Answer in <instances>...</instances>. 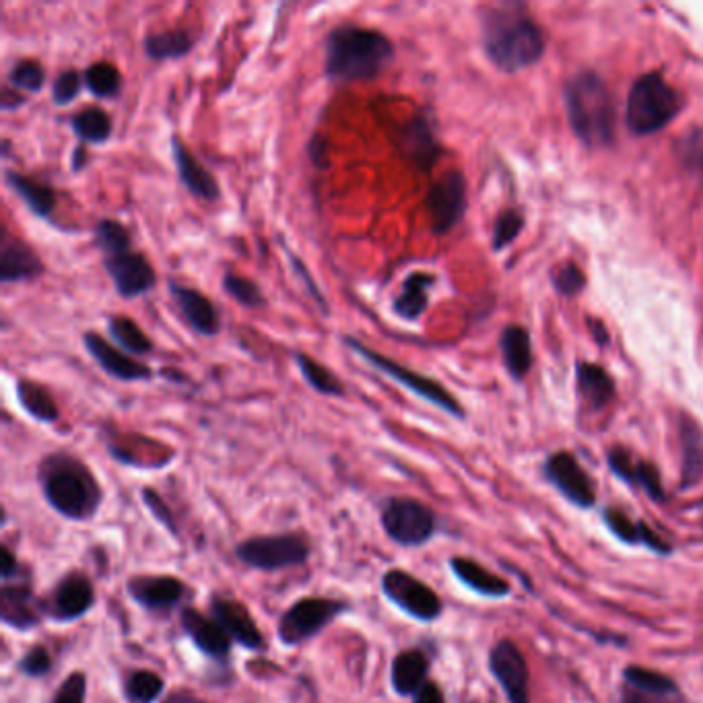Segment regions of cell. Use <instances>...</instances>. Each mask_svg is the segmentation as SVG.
<instances>
[{"label": "cell", "instance_id": "cell-1", "mask_svg": "<svg viewBox=\"0 0 703 703\" xmlns=\"http://www.w3.org/2000/svg\"><path fill=\"white\" fill-rule=\"evenodd\" d=\"M396 48L384 31L343 23L324 40V75L332 83L378 79L392 64Z\"/></svg>", "mask_w": 703, "mask_h": 703}, {"label": "cell", "instance_id": "cell-2", "mask_svg": "<svg viewBox=\"0 0 703 703\" xmlns=\"http://www.w3.org/2000/svg\"><path fill=\"white\" fill-rule=\"evenodd\" d=\"M38 479L50 508L64 518L87 522L102 506V485L91 468L73 454L54 452L44 456L38 466Z\"/></svg>", "mask_w": 703, "mask_h": 703}, {"label": "cell", "instance_id": "cell-3", "mask_svg": "<svg viewBox=\"0 0 703 703\" xmlns=\"http://www.w3.org/2000/svg\"><path fill=\"white\" fill-rule=\"evenodd\" d=\"M481 25L485 52L499 71H522L543 56V33L518 5L489 9L481 17Z\"/></svg>", "mask_w": 703, "mask_h": 703}, {"label": "cell", "instance_id": "cell-4", "mask_svg": "<svg viewBox=\"0 0 703 703\" xmlns=\"http://www.w3.org/2000/svg\"><path fill=\"white\" fill-rule=\"evenodd\" d=\"M565 106L576 137L590 149L613 143L615 108L602 79L584 71L565 85Z\"/></svg>", "mask_w": 703, "mask_h": 703}, {"label": "cell", "instance_id": "cell-5", "mask_svg": "<svg viewBox=\"0 0 703 703\" xmlns=\"http://www.w3.org/2000/svg\"><path fill=\"white\" fill-rule=\"evenodd\" d=\"M683 102L679 93L658 73L642 75L627 97V126L633 135H654L671 122Z\"/></svg>", "mask_w": 703, "mask_h": 703}, {"label": "cell", "instance_id": "cell-6", "mask_svg": "<svg viewBox=\"0 0 703 703\" xmlns=\"http://www.w3.org/2000/svg\"><path fill=\"white\" fill-rule=\"evenodd\" d=\"M343 345L353 351L355 355H359L367 365H372L374 370H378L380 374H384L386 378H390L392 382H396L398 386H403L407 388L409 392H413L415 396L427 400L429 405L433 407H438L440 411L456 417V419H464V409L462 405L456 400V396L446 388L442 386L440 382H435L433 378L429 376H423L415 370H411V367H405L403 363H398L394 361L392 357L372 349L370 345H365L361 343L359 339L355 337H343L341 339Z\"/></svg>", "mask_w": 703, "mask_h": 703}, {"label": "cell", "instance_id": "cell-7", "mask_svg": "<svg viewBox=\"0 0 703 703\" xmlns=\"http://www.w3.org/2000/svg\"><path fill=\"white\" fill-rule=\"evenodd\" d=\"M312 555V545L297 532L269 534V537H254L236 547V557L262 572H279V569L304 565Z\"/></svg>", "mask_w": 703, "mask_h": 703}, {"label": "cell", "instance_id": "cell-8", "mask_svg": "<svg viewBox=\"0 0 703 703\" xmlns=\"http://www.w3.org/2000/svg\"><path fill=\"white\" fill-rule=\"evenodd\" d=\"M349 611L345 600L330 598H301L279 619V642L285 646L304 644L326 629L334 619Z\"/></svg>", "mask_w": 703, "mask_h": 703}, {"label": "cell", "instance_id": "cell-9", "mask_svg": "<svg viewBox=\"0 0 703 703\" xmlns=\"http://www.w3.org/2000/svg\"><path fill=\"white\" fill-rule=\"evenodd\" d=\"M382 526L388 537L403 547H421L433 539L438 520L431 508L411 497L388 499L382 508Z\"/></svg>", "mask_w": 703, "mask_h": 703}, {"label": "cell", "instance_id": "cell-10", "mask_svg": "<svg viewBox=\"0 0 703 703\" xmlns=\"http://www.w3.org/2000/svg\"><path fill=\"white\" fill-rule=\"evenodd\" d=\"M382 592L394 607L421 623H431L444 613L442 598L435 590L403 569H388L382 576Z\"/></svg>", "mask_w": 703, "mask_h": 703}, {"label": "cell", "instance_id": "cell-11", "mask_svg": "<svg viewBox=\"0 0 703 703\" xmlns=\"http://www.w3.org/2000/svg\"><path fill=\"white\" fill-rule=\"evenodd\" d=\"M543 473L569 504L580 510L594 508L596 485L572 452L561 450L551 454L543 466Z\"/></svg>", "mask_w": 703, "mask_h": 703}, {"label": "cell", "instance_id": "cell-12", "mask_svg": "<svg viewBox=\"0 0 703 703\" xmlns=\"http://www.w3.org/2000/svg\"><path fill=\"white\" fill-rule=\"evenodd\" d=\"M425 205L431 231L438 233V236L450 233L466 211V180L462 172L450 170L438 182H433L427 192Z\"/></svg>", "mask_w": 703, "mask_h": 703}, {"label": "cell", "instance_id": "cell-13", "mask_svg": "<svg viewBox=\"0 0 703 703\" xmlns=\"http://www.w3.org/2000/svg\"><path fill=\"white\" fill-rule=\"evenodd\" d=\"M619 703H687V699L673 677L642 664H629L623 668Z\"/></svg>", "mask_w": 703, "mask_h": 703}, {"label": "cell", "instance_id": "cell-14", "mask_svg": "<svg viewBox=\"0 0 703 703\" xmlns=\"http://www.w3.org/2000/svg\"><path fill=\"white\" fill-rule=\"evenodd\" d=\"M104 269L124 299H137L157 285V271L151 260L137 250H122L102 258Z\"/></svg>", "mask_w": 703, "mask_h": 703}, {"label": "cell", "instance_id": "cell-15", "mask_svg": "<svg viewBox=\"0 0 703 703\" xmlns=\"http://www.w3.org/2000/svg\"><path fill=\"white\" fill-rule=\"evenodd\" d=\"M487 664L510 703H530V668L512 640H499L491 648Z\"/></svg>", "mask_w": 703, "mask_h": 703}, {"label": "cell", "instance_id": "cell-16", "mask_svg": "<svg viewBox=\"0 0 703 703\" xmlns=\"http://www.w3.org/2000/svg\"><path fill=\"white\" fill-rule=\"evenodd\" d=\"M81 341H83V347L89 353V357L97 363L99 370L108 374L110 378H114L118 382H128V384L153 380L155 374L147 363L130 357L120 347H114L99 332L87 330V332H83Z\"/></svg>", "mask_w": 703, "mask_h": 703}, {"label": "cell", "instance_id": "cell-17", "mask_svg": "<svg viewBox=\"0 0 703 703\" xmlns=\"http://www.w3.org/2000/svg\"><path fill=\"white\" fill-rule=\"evenodd\" d=\"M167 291L174 299V304L186 322V326L200 334V337H215L221 330V316L217 306L200 289L188 287L180 281H170L167 283Z\"/></svg>", "mask_w": 703, "mask_h": 703}, {"label": "cell", "instance_id": "cell-18", "mask_svg": "<svg viewBox=\"0 0 703 703\" xmlns=\"http://www.w3.org/2000/svg\"><path fill=\"white\" fill-rule=\"evenodd\" d=\"M170 147L180 184L194 198L205 200V203H217L221 198V186L217 178L207 170V165H203V161L188 149V145L178 135H172Z\"/></svg>", "mask_w": 703, "mask_h": 703}, {"label": "cell", "instance_id": "cell-19", "mask_svg": "<svg viewBox=\"0 0 703 703\" xmlns=\"http://www.w3.org/2000/svg\"><path fill=\"white\" fill-rule=\"evenodd\" d=\"M602 522L613 537L629 547H644L656 555H673V545L644 520H633L625 510L609 506L602 510Z\"/></svg>", "mask_w": 703, "mask_h": 703}, {"label": "cell", "instance_id": "cell-20", "mask_svg": "<svg viewBox=\"0 0 703 703\" xmlns=\"http://www.w3.org/2000/svg\"><path fill=\"white\" fill-rule=\"evenodd\" d=\"M44 273L46 264L36 248L3 233V242H0V283H31Z\"/></svg>", "mask_w": 703, "mask_h": 703}, {"label": "cell", "instance_id": "cell-21", "mask_svg": "<svg viewBox=\"0 0 703 703\" xmlns=\"http://www.w3.org/2000/svg\"><path fill=\"white\" fill-rule=\"evenodd\" d=\"M607 460L613 475L621 479L625 485H629L631 489L644 491L652 501H658V504H662L666 499L656 464L642 458H635L631 452H627L621 446L611 448Z\"/></svg>", "mask_w": 703, "mask_h": 703}, {"label": "cell", "instance_id": "cell-22", "mask_svg": "<svg viewBox=\"0 0 703 703\" xmlns=\"http://www.w3.org/2000/svg\"><path fill=\"white\" fill-rule=\"evenodd\" d=\"M95 605V590L87 576L71 574L52 592L46 613L56 621H77L87 615Z\"/></svg>", "mask_w": 703, "mask_h": 703}, {"label": "cell", "instance_id": "cell-23", "mask_svg": "<svg viewBox=\"0 0 703 703\" xmlns=\"http://www.w3.org/2000/svg\"><path fill=\"white\" fill-rule=\"evenodd\" d=\"M46 613V605L23 582H3L0 588V619L13 629L36 627Z\"/></svg>", "mask_w": 703, "mask_h": 703}, {"label": "cell", "instance_id": "cell-24", "mask_svg": "<svg viewBox=\"0 0 703 703\" xmlns=\"http://www.w3.org/2000/svg\"><path fill=\"white\" fill-rule=\"evenodd\" d=\"M211 615L221 625V629L229 635L231 642H236L248 650H262L264 638L252 619L250 611L240 605L238 600H229L215 596L211 600Z\"/></svg>", "mask_w": 703, "mask_h": 703}, {"label": "cell", "instance_id": "cell-25", "mask_svg": "<svg viewBox=\"0 0 703 703\" xmlns=\"http://www.w3.org/2000/svg\"><path fill=\"white\" fill-rule=\"evenodd\" d=\"M398 147L405 157L417 165L419 170H431V165L438 161L442 149L435 137L431 118L427 114H415L398 132Z\"/></svg>", "mask_w": 703, "mask_h": 703}, {"label": "cell", "instance_id": "cell-26", "mask_svg": "<svg viewBox=\"0 0 703 703\" xmlns=\"http://www.w3.org/2000/svg\"><path fill=\"white\" fill-rule=\"evenodd\" d=\"M128 594L149 611H165L184 598L186 584L174 576H139L128 582Z\"/></svg>", "mask_w": 703, "mask_h": 703}, {"label": "cell", "instance_id": "cell-27", "mask_svg": "<svg viewBox=\"0 0 703 703\" xmlns=\"http://www.w3.org/2000/svg\"><path fill=\"white\" fill-rule=\"evenodd\" d=\"M180 621H182L184 631L188 633V638L194 642V646L200 652L207 654L209 658H215V660L229 658L231 640L215 619H209L203 613H198L196 609L188 607L182 611Z\"/></svg>", "mask_w": 703, "mask_h": 703}, {"label": "cell", "instance_id": "cell-28", "mask_svg": "<svg viewBox=\"0 0 703 703\" xmlns=\"http://www.w3.org/2000/svg\"><path fill=\"white\" fill-rule=\"evenodd\" d=\"M450 569L460 584H464L468 590H473L483 598L499 600V598H508L512 594V586L506 578L497 576L495 572H491V569H487L485 565L473 559L452 557Z\"/></svg>", "mask_w": 703, "mask_h": 703}, {"label": "cell", "instance_id": "cell-29", "mask_svg": "<svg viewBox=\"0 0 703 703\" xmlns=\"http://www.w3.org/2000/svg\"><path fill=\"white\" fill-rule=\"evenodd\" d=\"M5 182L21 198V203L33 217L52 221L58 205V194L50 184L25 176L17 170H5Z\"/></svg>", "mask_w": 703, "mask_h": 703}, {"label": "cell", "instance_id": "cell-30", "mask_svg": "<svg viewBox=\"0 0 703 703\" xmlns=\"http://www.w3.org/2000/svg\"><path fill=\"white\" fill-rule=\"evenodd\" d=\"M681 438V489H695L703 481V429L689 415H681L679 421Z\"/></svg>", "mask_w": 703, "mask_h": 703}, {"label": "cell", "instance_id": "cell-31", "mask_svg": "<svg viewBox=\"0 0 703 703\" xmlns=\"http://www.w3.org/2000/svg\"><path fill=\"white\" fill-rule=\"evenodd\" d=\"M435 275L425 271L411 273L392 301V312L405 322H417L429 306V289L435 285Z\"/></svg>", "mask_w": 703, "mask_h": 703}, {"label": "cell", "instance_id": "cell-32", "mask_svg": "<svg viewBox=\"0 0 703 703\" xmlns=\"http://www.w3.org/2000/svg\"><path fill=\"white\" fill-rule=\"evenodd\" d=\"M427 675L429 658L421 650H405L392 660L390 681L398 695L413 697L427 683Z\"/></svg>", "mask_w": 703, "mask_h": 703}, {"label": "cell", "instance_id": "cell-33", "mask_svg": "<svg viewBox=\"0 0 703 703\" xmlns=\"http://www.w3.org/2000/svg\"><path fill=\"white\" fill-rule=\"evenodd\" d=\"M194 44L196 38L192 36V31L184 27L147 33L143 38V50L153 62L180 60L194 50Z\"/></svg>", "mask_w": 703, "mask_h": 703}, {"label": "cell", "instance_id": "cell-34", "mask_svg": "<svg viewBox=\"0 0 703 703\" xmlns=\"http://www.w3.org/2000/svg\"><path fill=\"white\" fill-rule=\"evenodd\" d=\"M15 394H17V403L19 407L31 417L36 419L38 423H56L60 419V409L56 405L54 396L50 394V390L46 386H42L36 380H27V378H19L15 382Z\"/></svg>", "mask_w": 703, "mask_h": 703}, {"label": "cell", "instance_id": "cell-35", "mask_svg": "<svg viewBox=\"0 0 703 703\" xmlns=\"http://www.w3.org/2000/svg\"><path fill=\"white\" fill-rule=\"evenodd\" d=\"M578 390L580 396L586 400V405L594 411L607 407L615 398V382L602 370L600 365L594 363H580L578 365Z\"/></svg>", "mask_w": 703, "mask_h": 703}, {"label": "cell", "instance_id": "cell-36", "mask_svg": "<svg viewBox=\"0 0 703 703\" xmlns=\"http://www.w3.org/2000/svg\"><path fill=\"white\" fill-rule=\"evenodd\" d=\"M293 359H295V365H297L299 374L304 376L306 384L312 390H316L318 394L332 396V398H343L347 394V388H345L343 380L337 374H334L332 370H328L324 363L314 359L312 355H308L304 351H297L293 355Z\"/></svg>", "mask_w": 703, "mask_h": 703}, {"label": "cell", "instance_id": "cell-37", "mask_svg": "<svg viewBox=\"0 0 703 703\" xmlns=\"http://www.w3.org/2000/svg\"><path fill=\"white\" fill-rule=\"evenodd\" d=\"M71 128L83 145H104L114 135V122L102 108H83L71 116Z\"/></svg>", "mask_w": 703, "mask_h": 703}, {"label": "cell", "instance_id": "cell-38", "mask_svg": "<svg viewBox=\"0 0 703 703\" xmlns=\"http://www.w3.org/2000/svg\"><path fill=\"white\" fill-rule=\"evenodd\" d=\"M501 355H504V363L508 367V372L522 380L532 367V349H530V337L522 326H508L501 334Z\"/></svg>", "mask_w": 703, "mask_h": 703}, {"label": "cell", "instance_id": "cell-39", "mask_svg": "<svg viewBox=\"0 0 703 703\" xmlns=\"http://www.w3.org/2000/svg\"><path fill=\"white\" fill-rule=\"evenodd\" d=\"M108 332H110L112 341L116 343V347H120L126 353L149 355L155 349L153 341L147 337L145 330L139 326V322H135L128 316H122V314L110 316L108 318Z\"/></svg>", "mask_w": 703, "mask_h": 703}, {"label": "cell", "instance_id": "cell-40", "mask_svg": "<svg viewBox=\"0 0 703 703\" xmlns=\"http://www.w3.org/2000/svg\"><path fill=\"white\" fill-rule=\"evenodd\" d=\"M85 89L97 99H114L122 93L124 79L118 66L108 60L91 62L83 71Z\"/></svg>", "mask_w": 703, "mask_h": 703}, {"label": "cell", "instance_id": "cell-41", "mask_svg": "<svg viewBox=\"0 0 703 703\" xmlns=\"http://www.w3.org/2000/svg\"><path fill=\"white\" fill-rule=\"evenodd\" d=\"M93 242L97 250L102 252V258L132 248V236L128 227L118 219H110V217H104L95 223Z\"/></svg>", "mask_w": 703, "mask_h": 703}, {"label": "cell", "instance_id": "cell-42", "mask_svg": "<svg viewBox=\"0 0 703 703\" xmlns=\"http://www.w3.org/2000/svg\"><path fill=\"white\" fill-rule=\"evenodd\" d=\"M223 291L236 301V304L248 308V310H260L266 306V297L260 289V285L248 277H242L233 271H227L223 275Z\"/></svg>", "mask_w": 703, "mask_h": 703}, {"label": "cell", "instance_id": "cell-43", "mask_svg": "<svg viewBox=\"0 0 703 703\" xmlns=\"http://www.w3.org/2000/svg\"><path fill=\"white\" fill-rule=\"evenodd\" d=\"M7 83L15 91L23 93H40L46 85V69L38 60H19L11 66L7 75Z\"/></svg>", "mask_w": 703, "mask_h": 703}, {"label": "cell", "instance_id": "cell-44", "mask_svg": "<svg viewBox=\"0 0 703 703\" xmlns=\"http://www.w3.org/2000/svg\"><path fill=\"white\" fill-rule=\"evenodd\" d=\"M163 689V679L151 671L132 673L124 685V693L130 703H153L163 695Z\"/></svg>", "mask_w": 703, "mask_h": 703}, {"label": "cell", "instance_id": "cell-45", "mask_svg": "<svg viewBox=\"0 0 703 703\" xmlns=\"http://www.w3.org/2000/svg\"><path fill=\"white\" fill-rule=\"evenodd\" d=\"M83 87H85L83 73H79L75 69H66V71L58 73V77L52 81V102L56 106L71 104L81 95Z\"/></svg>", "mask_w": 703, "mask_h": 703}, {"label": "cell", "instance_id": "cell-46", "mask_svg": "<svg viewBox=\"0 0 703 703\" xmlns=\"http://www.w3.org/2000/svg\"><path fill=\"white\" fill-rule=\"evenodd\" d=\"M522 225H524V219L518 211L501 213L495 221V227H493V248L501 250V248H506L508 244H512L520 233Z\"/></svg>", "mask_w": 703, "mask_h": 703}, {"label": "cell", "instance_id": "cell-47", "mask_svg": "<svg viewBox=\"0 0 703 703\" xmlns=\"http://www.w3.org/2000/svg\"><path fill=\"white\" fill-rule=\"evenodd\" d=\"M287 258H289V262H291V269L295 271L297 279L301 281V285H304V289L308 291V295L312 297L314 304L320 308L322 316H328V314H330V308H328V304H326L324 293H322V289L318 287V283L314 281V277H312L310 269L306 266V262L301 260L299 256H295L293 252H289V250H287Z\"/></svg>", "mask_w": 703, "mask_h": 703}, {"label": "cell", "instance_id": "cell-48", "mask_svg": "<svg viewBox=\"0 0 703 703\" xmlns=\"http://www.w3.org/2000/svg\"><path fill=\"white\" fill-rule=\"evenodd\" d=\"M553 285L561 295L572 297L584 289L586 277H584L580 266H576L574 262H565L553 273Z\"/></svg>", "mask_w": 703, "mask_h": 703}, {"label": "cell", "instance_id": "cell-49", "mask_svg": "<svg viewBox=\"0 0 703 703\" xmlns=\"http://www.w3.org/2000/svg\"><path fill=\"white\" fill-rule=\"evenodd\" d=\"M17 668H19V673L25 677H33V679L44 677L50 673V668H52V656L44 646H36L17 662Z\"/></svg>", "mask_w": 703, "mask_h": 703}, {"label": "cell", "instance_id": "cell-50", "mask_svg": "<svg viewBox=\"0 0 703 703\" xmlns=\"http://www.w3.org/2000/svg\"><path fill=\"white\" fill-rule=\"evenodd\" d=\"M87 697V677L85 673H71L58 687L52 703H85Z\"/></svg>", "mask_w": 703, "mask_h": 703}, {"label": "cell", "instance_id": "cell-51", "mask_svg": "<svg viewBox=\"0 0 703 703\" xmlns=\"http://www.w3.org/2000/svg\"><path fill=\"white\" fill-rule=\"evenodd\" d=\"M679 151L685 165L693 167L703 176V128H695L687 139H683Z\"/></svg>", "mask_w": 703, "mask_h": 703}, {"label": "cell", "instance_id": "cell-52", "mask_svg": "<svg viewBox=\"0 0 703 703\" xmlns=\"http://www.w3.org/2000/svg\"><path fill=\"white\" fill-rule=\"evenodd\" d=\"M143 501H145V506L149 508V512L153 514V518H157L167 530L170 532H178L176 528V522H174V514L170 512V508L165 506V501L161 499V495L155 491V489H143Z\"/></svg>", "mask_w": 703, "mask_h": 703}, {"label": "cell", "instance_id": "cell-53", "mask_svg": "<svg viewBox=\"0 0 703 703\" xmlns=\"http://www.w3.org/2000/svg\"><path fill=\"white\" fill-rule=\"evenodd\" d=\"M0 576H3V582L17 580L19 576V563L7 547L0 549Z\"/></svg>", "mask_w": 703, "mask_h": 703}, {"label": "cell", "instance_id": "cell-54", "mask_svg": "<svg viewBox=\"0 0 703 703\" xmlns=\"http://www.w3.org/2000/svg\"><path fill=\"white\" fill-rule=\"evenodd\" d=\"M413 703H446V697L442 693V689L435 685L433 681H427L415 695H413Z\"/></svg>", "mask_w": 703, "mask_h": 703}, {"label": "cell", "instance_id": "cell-55", "mask_svg": "<svg viewBox=\"0 0 703 703\" xmlns=\"http://www.w3.org/2000/svg\"><path fill=\"white\" fill-rule=\"evenodd\" d=\"M161 703H209V701H205L203 697H198L190 691H174V693L167 695Z\"/></svg>", "mask_w": 703, "mask_h": 703}, {"label": "cell", "instance_id": "cell-56", "mask_svg": "<svg viewBox=\"0 0 703 703\" xmlns=\"http://www.w3.org/2000/svg\"><path fill=\"white\" fill-rule=\"evenodd\" d=\"M87 157H89V151H87V145L79 143L71 155V170L77 174L81 170H85V165H87Z\"/></svg>", "mask_w": 703, "mask_h": 703}, {"label": "cell", "instance_id": "cell-57", "mask_svg": "<svg viewBox=\"0 0 703 703\" xmlns=\"http://www.w3.org/2000/svg\"><path fill=\"white\" fill-rule=\"evenodd\" d=\"M27 102V97L25 95H21V93H15V95H11V87H7L5 91H3V110H17L19 106H23Z\"/></svg>", "mask_w": 703, "mask_h": 703}, {"label": "cell", "instance_id": "cell-58", "mask_svg": "<svg viewBox=\"0 0 703 703\" xmlns=\"http://www.w3.org/2000/svg\"><path fill=\"white\" fill-rule=\"evenodd\" d=\"M588 326H590V330H592V334H594V339L600 343V345H607L609 343V334H607V328H605V324H602L600 320H588Z\"/></svg>", "mask_w": 703, "mask_h": 703}, {"label": "cell", "instance_id": "cell-59", "mask_svg": "<svg viewBox=\"0 0 703 703\" xmlns=\"http://www.w3.org/2000/svg\"><path fill=\"white\" fill-rule=\"evenodd\" d=\"M468 703H479V701H468Z\"/></svg>", "mask_w": 703, "mask_h": 703}]
</instances>
